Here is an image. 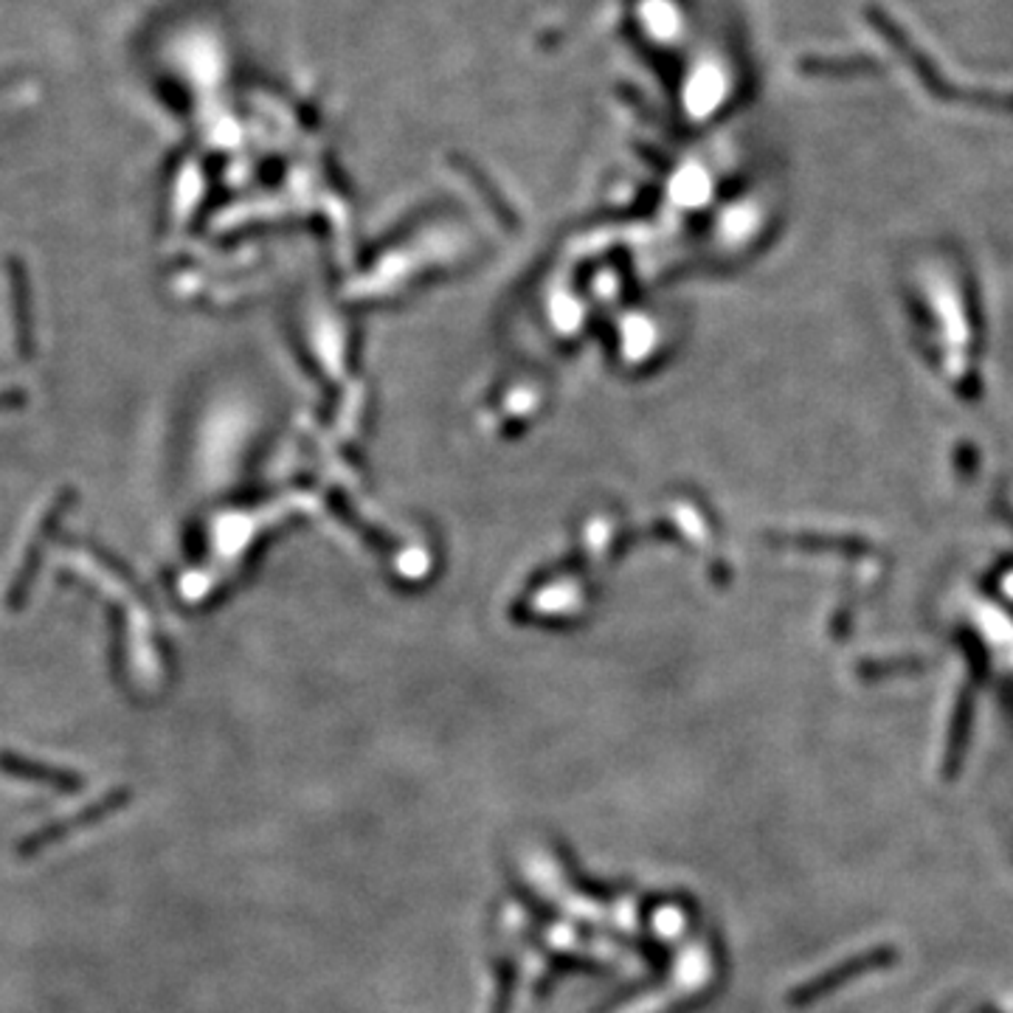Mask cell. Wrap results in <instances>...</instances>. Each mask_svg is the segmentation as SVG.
<instances>
[{
  "instance_id": "obj_1",
  "label": "cell",
  "mask_w": 1013,
  "mask_h": 1013,
  "mask_svg": "<svg viewBox=\"0 0 1013 1013\" xmlns=\"http://www.w3.org/2000/svg\"><path fill=\"white\" fill-rule=\"evenodd\" d=\"M875 23H881V29L886 31V37L895 42L899 54L910 62L912 71L917 73V79H921V82L929 88V93H935L937 99H949V102H974V104H985V108L1013 110V93H969L965 88H954L949 79H943L941 73L935 71V66L929 62V57L921 54V51L915 49V42H912L904 31L893 29L890 20H884L881 14L875 18Z\"/></svg>"
}]
</instances>
